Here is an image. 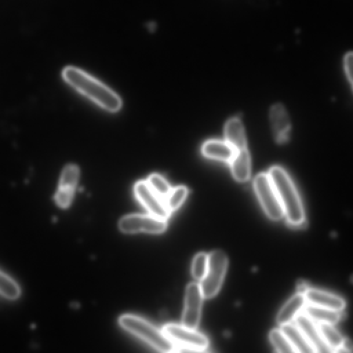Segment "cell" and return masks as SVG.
Returning <instances> with one entry per match:
<instances>
[{
	"label": "cell",
	"mask_w": 353,
	"mask_h": 353,
	"mask_svg": "<svg viewBox=\"0 0 353 353\" xmlns=\"http://www.w3.org/2000/svg\"><path fill=\"white\" fill-rule=\"evenodd\" d=\"M317 326L324 341L328 347L333 352L337 351L341 347L343 339L339 331L332 324L319 323Z\"/></svg>",
	"instance_id": "obj_20"
},
{
	"label": "cell",
	"mask_w": 353,
	"mask_h": 353,
	"mask_svg": "<svg viewBox=\"0 0 353 353\" xmlns=\"http://www.w3.org/2000/svg\"><path fill=\"white\" fill-rule=\"evenodd\" d=\"M231 172L234 179L238 182H245L250 177L251 161L247 148L236 151L230 161Z\"/></svg>",
	"instance_id": "obj_16"
},
{
	"label": "cell",
	"mask_w": 353,
	"mask_h": 353,
	"mask_svg": "<svg viewBox=\"0 0 353 353\" xmlns=\"http://www.w3.org/2000/svg\"><path fill=\"white\" fill-rule=\"evenodd\" d=\"M201 152L207 158L230 163L236 151L225 141L211 139L203 144Z\"/></svg>",
	"instance_id": "obj_14"
},
{
	"label": "cell",
	"mask_w": 353,
	"mask_h": 353,
	"mask_svg": "<svg viewBox=\"0 0 353 353\" xmlns=\"http://www.w3.org/2000/svg\"><path fill=\"white\" fill-rule=\"evenodd\" d=\"M208 263V254L205 252H199L193 259L192 263V274L193 277L201 281L204 277Z\"/></svg>",
	"instance_id": "obj_25"
},
{
	"label": "cell",
	"mask_w": 353,
	"mask_h": 353,
	"mask_svg": "<svg viewBox=\"0 0 353 353\" xmlns=\"http://www.w3.org/2000/svg\"><path fill=\"white\" fill-rule=\"evenodd\" d=\"M270 340L279 352L292 353L295 352L294 349L288 341L286 336L280 329H273L269 334Z\"/></svg>",
	"instance_id": "obj_23"
},
{
	"label": "cell",
	"mask_w": 353,
	"mask_h": 353,
	"mask_svg": "<svg viewBox=\"0 0 353 353\" xmlns=\"http://www.w3.org/2000/svg\"><path fill=\"white\" fill-rule=\"evenodd\" d=\"M79 178V169L77 165L68 164L64 167L54 194V201L59 208H67L71 204Z\"/></svg>",
	"instance_id": "obj_10"
},
{
	"label": "cell",
	"mask_w": 353,
	"mask_h": 353,
	"mask_svg": "<svg viewBox=\"0 0 353 353\" xmlns=\"http://www.w3.org/2000/svg\"><path fill=\"white\" fill-rule=\"evenodd\" d=\"M162 331L177 347L186 350L201 352L209 345L206 336L183 325L168 323Z\"/></svg>",
	"instance_id": "obj_6"
},
{
	"label": "cell",
	"mask_w": 353,
	"mask_h": 353,
	"mask_svg": "<svg viewBox=\"0 0 353 353\" xmlns=\"http://www.w3.org/2000/svg\"><path fill=\"white\" fill-rule=\"evenodd\" d=\"M203 296L199 283L192 282L185 288L182 325L193 330L199 325Z\"/></svg>",
	"instance_id": "obj_8"
},
{
	"label": "cell",
	"mask_w": 353,
	"mask_h": 353,
	"mask_svg": "<svg viewBox=\"0 0 353 353\" xmlns=\"http://www.w3.org/2000/svg\"><path fill=\"white\" fill-rule=\"evenodd\" d=\"M296 325L303 332L315 352H333L324 341L318 326L305 313H299L295 318Z\"/></svg>",
	"instance_id": "obj_11"
},
{
	"label": "cell",
	"mask_w": 353,
	"mask_h": 353,
	"mask_svg": "<svg viewBox=\"0 0 353 353\" xmlns=\"http://www.w3.org/2000/svg\"><path fill=\"white\" fill-rule=\"evenodd\" d=\"M253 186L268 216L274 221L283 218L284 211L268 174L263 172L257 174L254 179Z\"/></svg>",
	"instance_id": "obj_5"
},
{
	"label": "cell",
	"mask_w": 353,
	"mask_h": 353,
	"mask_svg": "<svg viewBox=\"0 0 353 353\" xmlns=\"http://www.w3.org/2000/svg\"><path fill=\"white\" fill-rule=\"evenodd\" d=\"M188 194L185 186L180 185L172 188L164 199L165 204L168 210L172 212L176 210L184 202Z\"/></svg>",
	"instance_id": "obj_22"
},
{
	"label": "cell",
	"mask_w": 353,
	"mask_h": 353,
	"mask_svg": "<svg viewBox=\"0 0 353 353\" xmlns=\"http://www.w3.org/2000/svg\"><path fill=\"white\" fill-rule=\"evenodd\" d=\"M339 350H341L346 352H352V343L351 340L348 338H343L341 347Z\"/></svg>",
	"instance_id": "obj_27"
},
{
	"label": "cell",
	"mask_w": 353,
	"mask_h": 353,
	"mask_svg": "<svg viewBox=\"0 0 353 353\" xmlns=\"http://www.w3.org/2000/svg\"><path fill=\"white\" fill-rule=\"evenodd\" d=\"M270 120L276 141L281 143L286 141L290 130V122L287 112L281 104L276 103L271 107Z\"/></svg>",
	"instance_id": "obj_12"
},
{
	"label": "cell",
	"mask_w": 353,
	"mask_h": 353,
	"mask_svg": "<svg viewBox=\"0 0 353 353\" xmlns=\"http://www.w3.org/2000/svg\"><path fill=\"white\" fill-rule=\"evenodd\" d=\"M282 205L284 215L292 227L305 223V213L299 194L285 170L280 166L272 167L268 172Z\"/></svg>",
	"instance_id": "obj_2"
},
{
	"label": "cell",
	"mask_w": 353,
	"mask_h": 353,
	"mask_svg": "<svg viewBox=\"0 0 353 353\" xmlns=\"http://www.w3.org/2000/svg\"><path fill=\"white\" fill-rule=\"evenodd\" d=\"M167 220L150 214H131L120 219L119 228L124 233L160 234L167 229Z\"/></svg>",
	"instance_id": "obj_7"
},
{
	"label": "cell",
	"mask_w": 353,
	"mask_h": 353,
	"mask_svg": "<svg viewBox=\"0 0 353 353\" xmlns=\"http://www.w3.org/2000/svg\"><path fill=\"white\" fill-rule=\"evenodd\" d=\"M307 285L305 282L299 283L297 285L298 293L303 294L308 289Z\"/></svg>",
	"instance_id": "obj_28"
},
{
	"label": "cell",
	"mask_w": 353,
	"mask_h": 353,
	"mask_svg": "<svg viewBox=\"0 0 353 353\" xmlns=\"http://www.w3.org/2000/svg\"><path fill=\"white\" fill-rule=\"evenodd\" d=\"M62 77L70 86L105 110L115 112L121 109L122 100L120 97L81 69L74 66L65 67L62 71Z\"/></svg>",
	"instance_id": "obj_1"
},
{
	"label": "cell",
	"mask_w": 353,
	"mask_h": 353,
	"mask_svg": "<svg viewBox=\"0 0 353 353\" xmlns=\"http://www.w3.org/2000/svg\"><path fill=\"white\" fill-rule=\"evenodd\" d=\"M146 181L151 189L163 200L172 189L165 179L157 173L151 174Z\"/></svg>",
	"instance_id": "obj_24"
},
{
	"label": "cell",
	"mask_w": 353,
	"mask_h": 353,
	"mask_svg": "<svg viewBox=\"0 0 353 353\" xmlns=\"http://www.w3.org/2000/svg\"><path fill=\"white\" fill-rule=\"evenodd\" d=\"M307 303L319 307L341 311L345 306L340 296L314 288H308L304 293Z\"/></svg>",
	"instance_id": "obj_13"
},
{
	"label": "cell",
	"mask_w": 353,
	"mask_h": 353,
	"mask_svg": "<svg viewBox=\"0 0 353 353\" xmlns=\"http://www.w3.org/2000/svg\"><path fill=\"white\" fill-rule=\"evenodd\" d=\"M148 28H149V29H150V30H152H152L154 29V28H155V24H154L153 22H152V23H150V25L148 26Z\"/></svg>",
	"instance_id": "obj_29"
},
{
	"label": "cell",
	"mask_w": 353,
	"mask_h": 353,
	"mask_svg": "<svg viewBox=\"0 0 353 353\" xmlns=\"http://www.w3.org/2000/svg\"><path fill=\"white\" fill-rule=\"evenodd\" d=\"M21 294L18 283L0 270V295L9 300L17 299Z\"/></svg>",
	"instance_id": "obj_21"
},
{
	"label": "cell",
	"mask_w": 353,
	"mask_h": 353,
	"mask_svg": "<svg viewBox=\"0 0 353 353\" xmlns=\"http://www.w3.org/2000/svg\"><path fill=\"white\" fill-rule=\"evenodd\" d=\"M344 70L351 87L352 86V52L345 54L343 59Z\"/></svg>",
	"instance_id": "obj_26"
},
{
	"label": "cell",
	"mask_w": 353,
	"mask_h": 353,
	"mask_svg": "<svg viewBox=\"0 0 353 353\" xmlns=\"http://www.w3.org/2000/svg\"><path fill=\"white\" fill-rule=\"evenodd\" d=\"M280 330L286 336L292 345L295 352L312 353L315 350L305 337L303 332L296 325L291 323L281 325Z\"/></svg>",
	"instance_id": "obj_18"
},
{
	"label": "cell",
	"mask_w": 353,
	"mask_h": 353,
	"mask_svg": "<svg viewBox=\"0 0 353 353\" xmlns=\"http://www.w3.org/2000/svg\"><path fill=\"white\" fill-rule=\"evenodd\" d=\"M304 313L313 321L319 323L335 324L341 319L339 311L316 306L306 303L304 307Z\"/></svg>",
	"instance_id": "obj_19"
},
{
	"label": "cell",
	"mask_w": 353,
	"mask_h": 353,
	"mask_svg": "<svg viewBox=\"0 0 353 353\" xmlns=\"http://www.w3.org/2000/svg\"><path fill=\"white\" fill-rule=\"evenodd\" d=\"M228 267V258L222 250H216L208 254L206 273L199 285L203 299H210L219 291Z\"/></svg>",
	"instance_id": "obj_4"
},
{
	"label": "cell",
	"mask_w": 353,
	"mask_h": 353,
	"mask_svg": "<svg viewBox=\"0 0 353 353\" xmlns=\"http://www.w3.org/2000/svg\"><path fill=\"white\" fill-rule=\"evenodd\" d=\"M119 323L126 331L161 352H172L178 348L162 330L140 316L123 314Z\"/></svg>",
	"instance_id": "obj_3"
},
{
	"label": "cell",
	"mask_w": 353,
	"mask_h": 353,
	"mask_svg": "<svg viewBox=\"0 0 353 353\" xmlns=\"http://www.w3.org/2000/svg\"><path fill=\"white\" fill-rule=\"evenodd\" d=\"M306 303L304 294L297 292L280 309L276 316L277 323L281 326L291 323L303 310Z\"/></svg>",
	"instance_id": "obj_17"
},
{
	"label": "cell",
	"mask_w": 353,
	"mask_h": 353,
	"mask_svg": "<svg viewBox=\"0 0 353 353\" xmlns=\"http://www.w3.org/2000/svg\"><path fill=\"white\" fill-rule=\"evenodd\" d=\"M137 199L149 214L167 220L171 212L167 208L164 200L158 196L149 186L146 181H139L134 186Z\"/></svg>",
	"instance_id": "obj_9"
},
{
	"label": "cell",
	"mask_w": 353,
	"mask_h": 353,
	"mask_svg": "<svg viewBox=\"0 0 353 353\" xmlns=\"http://www.w3.org/2000/svg\"><path fill=\"white\" fill-rule=\"evenodd\" d=\"M225 141L235 150L247 148L245 134L242 122L239 118L228 120L224 127Z\"/></svg>",
	"instance_id": "obj_15"
}]
</instances>
